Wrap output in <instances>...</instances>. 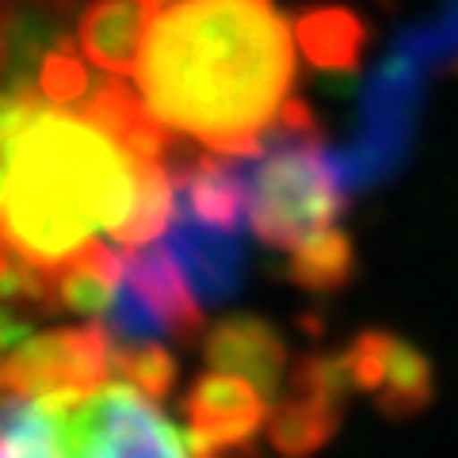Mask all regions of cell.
Listing matches in <instances>:
<instances>
[{"label": "cell", "mask_w": 458, "mask_h": 458, "mask_svg": "<svg viewBox=\"0 0 458 458\" xmlns=\"http://www.w3.org/2000/svg\"><path fill=\"white\" fill-rule=\"evenodd\" d=\"M264 417L245 340L180 397L161 344L0 318V458H229Z\"/></svg>", "instance_id": "obj_1"}, {"label": "cell", "mask_w": 458, "mask_h": 458, "mask_svg": "<svg viewBox=\"0 0 458 458\" xmlns=\"http://www.w3.org/2000/svg\"><path fill=\"white\" fill-rule=\"evenodd\" d=\"M360 23L283 0H146L126 84L180 161L241 157L306 126V65L352 62Z\"/></svg>", "instance_id": "obj_2"}, {"label": "cell", "mask_w": 458, "mask_h": 458, "mask_svg": "<svg viewBox=\"0 0 458 458\" xmlns=\"http://www.w3.org/2000/svg\"><path fill=\"white\" fill-rule=\"evenodd\" d=\"M225 161L237 183L245 237L279 252L306 286H336L348 276L352 249L344 237L340 176L310 123Z\"/></svg>", "instance_id": "obj_3"}]
</instances>
